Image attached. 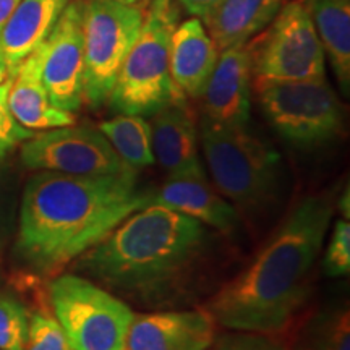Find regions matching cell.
<instances>
[{
  "mask_svg": "<svg viewBox=\"0 0 350 350\" xmlns=\"http://www.w3.org/2000/svg\"><path fill=\"white\" fill-rule=\"evenodd\" d=\"M18 208V175L7 157L0 156V250L15 232Z\"/></svg>",
  "mask_w": 350,
  "mask_h": 350,
  "instance_id": "24",
  "label": "cell"
},
{
  "mask_svg": "<svg viewBox=\"0 0 350 350\" xmlns=\"http://www.w3.org/2000/svg\"><path fill=\"white\" fill-rule=\"evenodd\" d=\"M216 321L204 310L135 314L125 350H209Z\"/></svg>",
  "mask_w": 350,
  "mask_h": 350,
  "instance_id": "13",
  "label": "cell"
},
{
  "mask_svg": "<svg viewBox=\"0 0 350 350\" xmlns=\"http://www.w3.org/2000/svg\"><path fill=\"white\" fill-rule=\"evenodd\" d=\"M116 2H120V3H125V5H137L139 0H116Z\"/></svg>",
  "mask_w": 350,
  "mask_h": 350,
  "instance_id": "33",
  "label": "cell"
},
{
  "mask_svg": "<svg viewBox=\"0 0 350 350\" xmlns=\"http://www.w3.org/2000/svg\"><path fill=\"white\" fill-rule=\"evenodd\" d=\"M214 350H291L275 334L240 331L219 340Z\"/></svg>",
  "mask_w": 350,
  "mask_h": 350,
  "instance_id": "28",
  "label": "cell"
},
{
  "mask_svg": "<svg viewBox=\"0 0 350 350\" xmlns=\"http://www.w3.org/2000/svg\"><path fill=\"white\" fill-rule=\"evenodd\" d=\"M294 350H350V318L347 308L321 312L301 327Z\"/></svg>",
  "mask_w": 350,
  "mask_h": 350,
  "instance_id": "22",
  "label": "cell"
},
{
  "mask_svg": "<svg viewBox=\"0 0 350 350\" xmlns=\"http://www.w3.org/2000/svg\"><path fill=\"white\" fill-rule=\"evenodd\" d=\"M334 214L332 195L305 196L255 260L219 288L206 312L235 331L278 334L305 304Z\"/></svg>",
  "mask_w": 350,
  "mask_h": 350,
  "instance_id": "2",
  "label": "cell"
},
{
  "mask_svg": "<svg viewBox=\"0 0 350 350\" xmlns=\"http://www.w3.org/2000/svg\"><path fill=\"white\" fill-rule=\"evenodd\" d=\"M21 0H0V34H2L3 28L8 23V20L12 18L13 12L18 7Z\"/></svg>",
  "mask_w": 350,
  "mask_h": 350,
  "instance_id": "30",
  "label": "cell"
},
{
  "mask_svg": "<svg viewBox=\"0 0 350 350\" xmlns=\"http://www.w3.org/2000/svg\"><path fill=\"white\" fill-rule=\"evenodd\" d=\"M219 51L200 18L175 26L170 39V77L183 96L198 99L217 62Z\"/></svg>",
  "mask_w": 350,
  "mask_h": 350,
  "instance_id": "15",
  "label": "cell"
},
{
  "mask_svg": "<svg viewBox=\"0 0 350 350\" xmlns=\"http://www.w3.org/2000/svg\"><path fill=\"white\" fill-rule=\"evenodd\" d=\"M340 213L345 214V219H349V188L345 190V196L340 200Z\"/></svg>",
  "mask_w": 350,
  "mask_h": 350,
  "instance_id": "31",
  "label": "cell"
},
{
  "mask_svg": "<svg viewBox=\"0 0 350 350\" xmlns=\"http://www.w3.org/2000/svg\"><path fill=\"white\" fill-rule=\"evenodd\" d=\"M41 81L57 109L77 112L83 104L85 42L81 2L73 0L49 36L36 49Z\"/></svg>",
  "mask_w": 350,
  "mask_h": 350,
  "instance_id": "11",
  "label": "cell"
},
{
  "mask_svg": "<svg viewBox=\"0 0 350 350\" xmlns=\"http://www.w3.org/2000/svg\"><path fill=\"white\" fill-rule=\"evenodd\" d=\"M183 7V10L190 15L196 16V18L203 20L208 15V12L216 5L219 0H177Z\"/></svg>",
  "mask_w": 350,
  "mask_h": 350,
  "instance_id": "29",
  "label": "cell"
},
{
  "mask_svg": "<svg viewBox=\"0 0 350 350\" xmlns=\"http://www.w3.org/2000/svg\"><path fill=\"white\" fill-rule=\"evenodd\" d=\"M144 18L138 5L116 0L81 2L85 77L83 100L93 109L107 104L122 64L137 41Z\"/></svg>",
  "mask_w": 350,
  "mask_h": 350,
  "instance_id": "8",
  "label": "cell"
},
{
  "mask_svg": "<svg viewBox=\"0 0 350 350\" xmlns=\"http://www.w3.org/2000/svg\"><path fill=\"white\" fill-rule=\"evenodd\" d=\"M135 170L113 175L34 174L23 188L15 255L28 269L55 274L150 203Z\"/></svg>",
  "mask_w": 350,
  "mask_h": 350,
  "instance_id": "1",
  "label": "cell"
},
{
  "mask_svg": "<svg viewBox=\"0 0 350 350\" xmlns=\"http://www.w3.org/2000/svg\"><path fill=\"white\" fill-rule=\"evenodd\" d=\"M29 312L15 297L0 295V350H26Z\"/></svg>",
  "mask_w": 350,
  "mask_h": 350,
  "instance_id": "23",
  "label": "cell"
},
{
  "mask_svg": "<svg viewBox=\"0 0 350 350\" xmlns=\"http://www.w3.org/2000/svg\"><path fill=\"white\" fill-rule=\"evenodd\" d=\"M208 245L196 219L146 204L83 253L77 268L113 295L156 305L188 282Z\"/></svg>",
  "mask_w": 350,
  "mask_h": 350,
  "instance_id": "3",
  "label": "cell"
},
{
  "mask_svg": "<svg viewBox=\"0 0 350 350\" xmlns=\"http://www.w3.org/2000/svg\"><path fill=\"white\" fill-rule=\"evenodd\" d=\"M148 204H161L196 219L222 234H232L239 227V214L209 185L206 177H169Z\"/></svg>",
  "mask_w": 350,
  "mask_h": 350,
  "instance_id": "16",
  "label": "cell"
},
{
  "mask_svg": "<svg viewBox=\"0 0 350 350\" xmlns=\"http://www.w3.org/2000/svg\"><path fill=\"white\" fill-rule=\"evenodd\" d=\"M10 80L12 83L7 99L8 109L21 126L34 131L75 124V116L72 112L57 109L51 103L46 88L41 81L36 51L20 64Z\"/></svg>",
  "mask_w": 350,
  "mask_h": 350,
  "instance_id": "18",
  "label": "cell"
},
{
  "mask_svg": "<svg viewBox=\"0 0 350 350\" xmlns=\"http://www.w3.org/2000/svg\"><path fill=\"white\" fill-rule=\"evenodd\" d=\"M253 86L266 119L297 148L321 146L342 130V107L326 78L255 80Z\"/></svg>",
  "mask_w": 350,
  "mask_h": 350,
  "instance_id": "7",
  "label": "cell"
},
{
  "mask_svg": "<svg viewBox=\"0 0 350 350\" xmlns=\"http://www.w3.org/2000/svg\"><path fill=\"white\" fill-rule=\"evenodd\" d=\"M252 86V52L248 42L219 52L217 62L201 94L203 119L217 125H247L250 120Z\"/></svg>",
  "mask_w": 350,
  "mask_h": 350,
  "instance_id": "12",
  "label": "cell"
},
{
  "mask_svg": "<svg viewBox=\"0 0 350 350\" xmlns=\"http://www.w3.org/2000/svg\"><path fill=\"white\" fill-rule=\"evenodd\" d=\"M20 161L36 172L113 175L131 172L98 129L67 125L33 135L21 144Z\"/></svg>",
  "mask_w": 350,
  "mask_h": 350,
  "instance_id": "10",
  "label": "cell"
},
{
  "mask_svg": "<svg viewBox=\"0 0 350 350\" xmlns=\"http://www.w3.org/2000/svg\"><path fill=\"white\" fill-rule=\"evenodd\" d=\"M268 26L262 36L248 42L255 80L326 78V55L305 0L287 2Z\"/></svg>",
  "mask_w": 350,
  "mask_h": 350,
  "instance_id": "9",
  "label": "cell"
},
{
  "mask_svg": "<svg viewBox=\"0 0 350 350\" xmlns=\"http://www.w3.org/2000/svg\"><path fill=\"white\" fill-rule=\"evenodd\" d=\"M326 275H347L350 273V224L349 219H340L332 229L329 245L323 260Z\"/></svg>",
  "mask_w": 350,
  "mask_h": 350,
  "instance_id": "26",
  "label": "cell"
},
{
  "mask_svg": "<svg viewBox=\"0 0 350 350\" xmlns=\"http://www.w3.org/2000/svg\"><path fill=\"white\" fill-rule=\"evenodd\" d=\"M10 78L0 85V156H7L13 148L18 146L34 135V131L21 126L8 109V90H10Z\"/></svg>",
  "mask_w": 350,
  "mask_h": 350,
  "instance_id": "27",
  "label": "cell"
},
{
  "mask_svg": "<svg viewBox=\"0 0 350 350\" xmlns=\"http://www.w3.org/2000/svg\"><path fill=\"white\" fill-rule=\"evenodd\" d=\"M201 144L213 182L222 196L243 211H260L279 196L281 154L247 125L201 120Z\"/></svg>",
  "mask_w": 350,
  "mask_h": 350,
  "instance_id": "4",
  "label": "cell"
},
{
  "mask_svg": "<svg viewBox=\"0 0 350 350\" xmlns=\"http://www.w3.org/2000/svg\"><path fill=\"white\" fill-rule=\"evenodd\" d=\"M26 350H72L54 314L44 310L29 313Z\"/></svg>",
  "mask_w": 350,
  "mask_h": 350,
  "instance_id": "25",
  "label": "cell"
},
{
  "mask_svg": "<svg viewBox=\"0 0 350 350\" xmlns=\"http://www.w3.org/2000/svg\"><path fill=\"white\" fill-rule=\"evenodd\" d=\"M98 130L130 169L154 164L151 124L144 117L120 113L116 119L103 122Z\"/></svg>",
  "mask_w": 350,
  "mask_h": 350,
  "instance_id": "21",
  "label": "cell"
},
{
  "mask_svg": "<svg viewBox=\"0 0 350 350\" xmlns=\"http://www.w3.org/2000/svg\"><path fill=\"white\" fill-rule=\"evenodd\" d=\"M281 3L282 0H219L201 21L222 52L250 42L274 20Z\"/></svg>",
  "mask_w": 350,
  "mask_h": 350,
  "instance_id": "19",
  "label": "cell"
},
{
  "mask_svg": "<svg viewBox=\"0 0 350 350\" xmlns=\"http://www.w3.org/2000/svg\"><path fill=\"white\" fill-rule=\"evenodd\" d=\"M174 0H150L142 31L122 64L107 103L125 116H154L157 111L187 98L170 77V39L177 26Z\"/></svg>",
  "mask_w": 350,
  "mask_h": 350,
  "instance_id": "5",
  "label": "cell"
},
{
  "mask_svg": "<svg viewBox=\"0 0 350 350\" xmlns=\"http://www.w3.org/2000/svg\"><path fill=\"white\" fill-rule=\"evenodd\" d=\"M8 78V72H7V67L5 64L2 62V59H0V85H2L3 81H5Z\"/></svg>",
  "mask_w": 350,
  "mask_h": 350,
  "instance_id": "32",
  "label": "cell"
},
{
  "mask_svg": "<svg viewBox=\"0 0 350 350\" xmlns=\"http://www.w3.org/2000/svg\"><path fill=\"white\" fill-rule=\"evenodd\" d=\"M340 90H350V0H305Z\"/></svg>",
  "mask_w": 350,
  "mask_h": 350,
  "instance_id": "20",
  "label": "cell"
},
{
  "mask_svg": "<svg viewBox=\"0 0 350 350\" xmlns=\"http://www.w3.org/2000/svg\"><path fill=\"white\" fill-rule=\"evenodd\" d=\"M49 301L72 350H125L135 313L117 295L67 274L51 282Z\"/></svg>",
  "mask_w": 350,
  "mask_h": 350,
  "instance_id": "6",
  "label": "cell"
},
{
  "mask_svg": "<svg viewBox=\"0 0 350 350\" xmlns=\"http://www.w3.org/2000/svg\"><path fill=\"white\" fill-rule=\"evenodd\" d=\"M151 117L152 152L169 177H206L200 161L198 129L185 98Z\"/></svg>",
  "mask_w": 350,
  "mask_h": 350,
  "instance_id": "14",
  "label": "cell"
},
{
  "mask_svg": "<svg viewBox=\"0 0 350 350\" xmlns=\"http://www.w3.org/2000/svg\"><path fill=\"white\" fill-rule=\"evenodd\" d=\"M73 0H21L0 34V59L8 78L49 36Z\"/></svg>",
  "mask_w": 350,
  "mask_h": 350,
  "instance_id": "17",
  "label": "cell"
}]
</instances>
